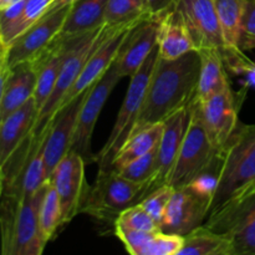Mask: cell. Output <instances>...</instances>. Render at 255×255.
I'll use <instances>...</instances> for the list:
<instances>
[{
    "label": "cell",
    "mask_w": 255,
    "mask_h": 255,
    "mask_svg": "<svg viewBox=\"0 0 255 255\" xmlns=\"http://www.w3.org/2000/svg\"><path fill=\"white\" fill-rule=\"evenodd\" d=\"M199 71L201 56L197 50L172 60L158 55L132 132L163 122L178 110L191 106L196 100Z\"/></svg>",
    "instance_id": "1"
},
{
    "label": "cell",
    "mask_w": 255,
    "mask_h": 255,
    "mask_svg": "<svg viewBox=\"0 0 255 255\" xmlns=\"http://www.w3.org/2000/svg\"><path fill=\"white\" fill-rule=\"evenodd\" d=\"M49 183L30 197L2 193L0 202V246L2 255H40L46 247L39 212Z\"/></svg>",
    "instance_id": "2"
},
{
    "label": "cell",
    "mask_w": 255,
    "mask_h": 255,
    "mask_svg": "<svg viewBox=\"0 0 255 255\" xmlns=\"http://www.w3.org/2000/svg\"><path fill=\"white\" fill-rule=\"evenodd\" d=\"M255 188V125H238L222 149L218 183L208 216Z\"/></svg>",
    "instance_id": "3"
},
{
    "label": "cell",
    "mask_w": 255,
    "mask_h": 255,
    "mask_svg": "<svg viewBox=\"0 0 255 255\" xmlns=\"http://www.w3.org/2000/svg\"><path fill=\"white\" fill-rule=\"evenodd\" d=\"M119 25L104 24L97 30L87 32L80 37L71 39L56 84H55L49 99L46 100L45 105L37 114L36 122L30 133V138L37 139L46 134L45 132L47 131V127H49L52 117L57 112L69 90L71 89L79 75L81 74L89 57L119 27Z\"/></svg>",
    "instance_id": "4"
},
{
    "label": "cell",
    "mask_w": 255,
    "mask_h": 255,
    "mask_svg": "<svg viewBox=\"0 0 255 255\" xmlns=\"http://www.w3.org/2000/svg\"><path fill=\"white\" fill-rule=\"evenodd\" d=\"M149 193V183H137L112 167L99 168L94 184L89 187L80 213L105 222H116L128 207L138 204Z\"/></svg>",
    "instance_id": "5"
},
{
    "label": "cell",
    "mask_w": 255,
    "mask_h": 255,
    "mask_svg": "<svg viewBox=\"0 0 255 255\" xmlns=\"http://www.w3.org/2000/svg\"><path fill=\"white\" fill-rule=\"evenodd\" d=\"M158 55V46H156L148 55L146 61L142 64V66L137 70L136 74L131 77V82H129L126 96L117 115L116 122L112 127L111 133L101 151L95 156V162H97L99 168H107L112 166L115 156L131 134L141 112L147 86H148Z\"/></svg>",
    "instance_id": "6"
},
{
    "label": "cell",
    "mask_w": 255,
    "mask_h": 255,
    "mask_svg": "<svg viewBox=\"0 0 255 255\" xmlns=\"http://www.w3.org/2000/svg\"><path fill=\"white\" fill-rule=\"evenodd\" d=\"M204 226L226 237L234 255H255V188L207 217Z\"/></svg>",
    "instance_id": "7"
},
{
    "label": "cell",
    "mask_w": 255,
    "mask_h": 255,
    "mask_svg": "<svg viewBox=\"0 0 255 255\" xmlns=\"http://www.w3.org/2000/svg\"><path fill=\"white\" fill-rule=\"evenodd\" d=\"M219 149L213 146L204 129L196 105H191V120L186 136L182 142L178 157L168 183L174 189L186 187L207 168L219 154Z\"/></svg>",
    "instance_id": "8"
},
{
    "label": "cell",
    "mask_w": 255,
    "mask_h": 255,
    "mask_svg": "<svg viewBox=\"0 0 255 255\" xmlns=\"http://www.w3.org/2000/svg\"><path fill=\"white\" fill-rule=\"evenodd\" d=\"M121 79V74L119 72L116 62L114 61L109 70L90 87L82 102L77 117L71 149L79 153L86 161V163L95 162V154L92 153L91 149V139L95 126L110 95Z\"/></svg>",
    "instance_id": "9"
},
{
    "label": "cell",
    "mask_w": 255,
    "mask_h": 255,
    "mask_svg": "<svg viewBox=\"0 0 255 255\" xmlns=\"http://www.w3.org/2000/svg\"><path fill=\"white\" fill-rule=\"evenodd\" d=\"M247 89L248 86L236 94L232 87H228L204 101H194L204 129L213 146L219 151L223 149L238 127L239 109L246 99Z\"/></svg>",
    "instance_id": "10"
},
{
    "label": "cell",
    "mask_w": 255,
    "mask_h": 255,
    "mask_svg": "<svg viewBox=\"0 0 255 255\" xmlns=\"http://www.w3.org/2000/svg\"><path fill=\"white\" fill-rule=\"evenodd\" d=\"M69 10L70 5L47 11L41 19L5 47V57L10 69L22 62L34 61L41 56L59 37Z\"/></svg>",
    "instance_id": "11"
},
{
    "label": "cell",
    "mask_w": 255,
    "mask_h": 255,
    "mask_svg": "<svg viewBox=\"0 0 255 255\" xmlns=\"http://www.w3.org/2000/svg\"><path fill=\"white\" fill-rule=\"evenodd\" d=\"M85 164L86 161L79 153L70 149L47 178L49 184L56 191L60 198L64 226L80 213L89 189L85 178Z\"/></svg>",
    "instance_id": "12"
},
{
    "label": "cell",
    "mask_w": 255,
    "mask_h": 255,
    "mask_svg": "<svg viewBox=\"0 0 255 255\" xmlns=\"http://www.w3.org/2000/svg\"><path fill=\"white\" fill-rule=\"evenodd\" d=\"M209 209L211 199L199 196L188 186L177 188L167 206L159 229L164 233L184 237L194 228L204 224Z\"/></svg>",
    "instance_id": "13"
},
{
    "label": "cell",
    "mask_w": 255,
    "mask_h": 255,
    "mask_svg": "<svg viewBox=\"0 0 255 255\" xmlns=\"http://www.w3.org/2000/svg\"><path fill=\"white\" fill-rule=\"evenodd\" d=\"M176 9L182 15L196 50L216 47L224 50V40L214 0H177Z\"/></svg>",
    "instance_id": "14"
},
{
    "label": "cell",
    "mask_w": 255,
    "mask_h": 255,
    "mask_svg": "<svg viewBox=\"0 0 255 255\" xmlns=\"http://www.w3.org/2000/svg\"><path fill=\"white\" fill-rule=\"evenodd\" d=\"M89 89L82 92L76 99L72 100L71 102H69L66 106L61 107L52 117L51 122L47 127L44 141V162L46 178H49L56 164L71 149L77 117H79L80 109H81L82 102L86 97Z\"/></svg>",
    "instance_id": "15"
},
{
    "label": "cell",
    "mask_w": 255,
    "mask_h": 255,
    "mask_svg": "<svg viewBox=\"0 0 255 255\" xmlns=\"http://www.w3.org/2000/svg\"><path fill=\"white\" fill-rule=\"evenodd\" d=\"M152 15V14H151ZM149 16V15H148ZM147 17V16H146ZM144 19V17H143ZM134 20L131 22H125V24L119 25L116 30L92 52L91 56L87 60L86 65L82 69L81 74L79 75V77L76 79L75 84L72 85L71 89L69 90V92L66 94L65 99L62 100L61 105H60L59 110L61 107L66 106L69 102H71L72 100L76 99L77 96L82 94L84 91H86L89 87H91L105 72L109 70V67L114 64V61L116 60L117 54H119V50L121 47L122 42H124L126 34L136 24H138L141 20ZM57 110V111H59Z\"/></svg>",
    "instance_id": "16"
},
{
    "label": "cell",
    "mask_w": 255,
    "mask_h": 255,
    "mask_svg": "<svg viewBox=\"0 0 255 255\" xmlns=\"http://www.w3.org/2000/svg\"><path fill=\"white\" fill-rule=\"evenodd\" d=\"M158 21L159 15H149L126 34L115 60L122 77L131 79L157 46Z\"/></svg>",
    "instance_id": "17"
},
{
    "label": "cell",
    "mask_w": 255,
    "mask_h": 255,
    "mask_svg": "<svg viewBox=\"0 0 255 255\" xmlns=\"http://www.w3.org/2000/svg\"><path fill=\"white\" fill-rule=\"evenodd\" d=\"M191 120V106L178 110L163 121V132L158 143L156 174L151 183V192L168 183L178 157L182 142Z\"/></svg>",
    "instance_id": "18"
},
{
    "label": "cell",
    "mask_w": 255,
    "mask_h": 255,
    "mask_svg": "<svg viewBox=\"0 0 255 255\" xmlns=\"http://www.w3.org/2000/svg\"><path fill=\"white\" fill-rule=\"evenodd\" d=\"M39 109L34 97L0 121V167L4 168L31 133Z\"/></svg>",
    "instance_id": "19"
},
{
    "label": "cell",
    "mask_w": 255,
    "mask_h": 255,
    "mask_svg": "<svg viewBox=\"0 0 255 255\" xmlns=\"http://www.w3.org/2000/svg\"><path fill=\"white\" fill-rule=\"evenodd\" d=\"M157 46L159 56L168 60L196 50L191 34L176 6L159 15Z\"/></svg>",
    "instance_id": "20"
},
{
    "label": "cell",
    "mask_w": 255,
    "mask_h": 255,
    "mask_svg": "<svg viewBox=\"0 0 255 255\" xmlns=\"http://www.w3.org/2000/svg\"><path fill=\"white\" fill-rule=\"evenodd\" d=\"M36 80L37 67L35 60L22 62L10 70L0 105V121L34 97Z\"/></svg>",
    "instance_id": "21"
},
{
    "label": "cell",
    "mask_w": 255,
    "mask_h": 255,
    "mask_svg": "<svg viewBox=\"0 0 255 255\" xmlns=\"http://www.w3.org/2000/svg\"><path fill=\"white\" fill-rule=\"evenodd\" d=\"M70 42H71V39L64 40L57 37L54 44L41 56L35 60L37 67V80L34 92V100L36 102L39 111L54 90L60 70H61L62 62L66 57Z\"/></svg>",
    "instance_id": "22"
},
{
    "label": "cell",
    "mask_w": 255,
    "mask_h": 255,
    "mask_svg": "<svg viewBox=\"0 0 255 255\" xmlns=\"http://www.w3.org/2000/svg\"><path fill=\"white\" fill-rule=\"evenodd\" d=\"M107 0H76L70 5L59 39L70 40L97 30L105 24Z\"/></svg>",
    "instance_id": "23"
},
{
    "label": "cell",
    "mask_w": 255,
    "mask_h": 255,
    "mask_svg": "<svg viewBox=\"0 0 255 255\" xmlns=\"http://www.w3.org/2000/svg\"><path fill=\"white\" fill-rule=\"evenodd\" d=\"M197 51L201 56V71L194 101H204L231 87V84L221 50L216 47H206Z\"/></svg>",
    "instance_id": "24"
},
{
    "label": "cell",
    "mask_w": 255,
    "mask_h": 255,
    "mask_svg": "<svg viewBox=\"0 0 255 255\" xmlns=\"http://www.w3.org/2000/svg\"><path fill=\"white\" fill-rule=\"evenodd\" d=\"M178 255H234L232 244L222 234L204 224L183 237V246Z\"/></svg>",
    "instance_id": "25"
},
{
    "label": "cell",
    "mask_w": 255,
    "mask_h": 255,
    "mask_svg": "<svg viewBox=\"0 0 255 255\" xmlns=\"http://www.w3.org/2000/svg\"><path fill=\"white\" fill-rule=\"evenodd\" d=\"M162 132H163V122L153 124L151 126L132 132L115 156L112 161V168H121L133 159L153 149L159 143Z\"/></svg>",
    "instance_id": "26"
},
{
    "label": "cell",
    "mask_w": 255,
    "mask_h": 255,
    "mask_svg": "<svg viewBox=\"0 0 255 255\" xmlns=\"http://www.w3.org/2000/svg\"><path fill=\"white\" fill-rule=\"evenodd\" d=\"M224 40V50L238 51L246 0H214ZM223 51V50H222Z\"/></svg>",
    "instance_id": "27"
},
{
    "label": "cell",
    "mask_w": 255,
    "mask_h": 255,
    "mask_svg": "<svg viewBox=\"0 0 255 255\" xmlns=\"http://www.w3.org/2000/svg\"><path fill=\"white\" fill-rule=\"evenodd\" d=\"M39 222L42 238L46 243H49L55 237L56 232L64 226L60 198L57 196L56 191L50 184L47 186L44 198H42L41 206H40Z\"/></svg>",
    "instance_id": "28"
},
{
    "label": "cell",
    "mask_w": 255,
    "mask_h": 255,
    "mask_svg": "<svg viewBox=\"0 0 255 255\" xmlns=\"http://www.w3.org/2000/svg\"><path fill=\"white\" fill-rule=\"evenodd\" d=\"M148 15H151V12L144 0H107L105 24H125L143 19Z\"/></svg>",
    "instance_id": "29"
},
{
    "label": "cell",
    "mask_w": 255,
    "mask_h": 255,
    "mask_svg": "<svg viewBox=\"0 0 255 255\" xmlns=\"http://www.w3.org/2000/svg\"><path fill=\"white\" fill-rule=\"evenodd\" d=\"M157 154H158V144L146 154L133 159L116 171L129 181L137 183H149V193H151V183L156 174Z\"/></svg>",
    "instance_id": "30"
},
{
    "label": "cell",
    "mask_w": 255,
    "mask_h": 255,
    "mask_svg": "<svg viewBox=\"0 0 255 255\" xmlns=\"http://www.w3.org/2000/svg\"><path fill=\"white\" fill-rule=\"evenodd\" d=\"M52 1L54 0H25V5L21 15H20L19 20L15 24L14 29H12L11 37H10V44L17 36H20L22 32L26 31L31 25H34L37 20L41 19L46 14V11L49 10Z\"/></svg>",
    "instance_id": "31"
},
{
    "label": "cell",
    "mask_w": 255,
    "mask_h": 255,
    "mask_svg": "<svg viewBox=\"0 0 255 255\" xmlns=\"http://www.w3.org/2000/svg\"><path fill=\"white\" fill-rule=\"evenodd\" d=\"M115 233L122 242L126 251L132 255H144L147 246L156 232H141L128 228L121 223H115Z\"/></svg>",
    "instance_id": "32"
},
{
    "label": "cell",
    "mask_w": 255,
    "mask_h": 255,
    "mask_svg": "<svg viewBox=\"0 0 255 255\" xmlns=\"http://www.w3.org/2000/svg\"><path fill=\"white\" fill-rule=\"evenodd\" d=\"M174 188L169 184H163V186L158 187L151 193L147 194L139 204L146 209L147 213L157 222V224H161L162 219H163L164 213H166L167 206H168L169 201H171L172 196H173Z\"/></svg>",
    "instance_id": "33"
},
{
    "label": "cell",
    "mask_w": 255,
    "mask_h": 255,
    "mask_svg": "<svg viewBox=\"0 0 255 255\" xmlns=\"http://www.w3.org/2000/svg\"><path fill=\"white\" fill-rule=\"evenodd\" d=\"M222 166V151L219 152L218 156L214 158V161L207 167L204 171H202L191 183L188 187H191L194 192L199 194V196L204 197V198L211 199L213 198V193L216 191L217 183H218L219 171H221Z\"/></svg>",
    "instance_id": "34"
},
{
    "label": "cell",
    "mask_w": 255,
    "mask_h": 255,
    "mask_svg": "<svg viewBox=\"0 0 255 255\" xmlns=\"http://www.w3.org/2000/svg\"><path fill=\"white\" fill-rule=\"evenodd\" d=\"M117 223H121L128 228L136 229L141 232H159V226L157 222L149 216L146 209L141 204H134L125 209L119 218L116 219ZM115 222V223H116Z\"/></svg>",
    "instance_id": "35"
},
{
    "label": "cell",
    "mask_w": 255,
    "mask_h": 255,
    "mask_svg": "<svg viewBox=\"0 0 255 255\" xmlns=\"http://www.w3.org/2000/svg\"><path fill=\"white\" fill-rule=\"evenodd\" d=\"M183 246V237L156 232L147 246L144 255H178Z\"/></svg>",
    "instance_id": "36"
},
{
    "label": "cell",
    "mask_w": 255,
    "mask_h": 255,
    "mask_svg": "<svg viewBox=\"0 0 255 255\" xmlns=\"http://www.w3.org/2000/svg\"><path fill=\"white\" fill-rule=\"evenodd\" d=\"M239 46L243 51L255 49V0H246Z\"/></svg>",
    "instance_id": "37"
},
{
    "label": "cell",
    "mask_w": 255,
    "mask_h": 255,
    "mask_svg": "<svg viewBox=\"0 0 255 255\" xmlns=\"http://www.w3.org/2000/svg\"><path fill=\"white\" fill-rule=\"evenodd\" d=\"M177 0H144L149 12L153 15H161L162 12L174 6Z\"/></svg>",
    "instance_id": "38"
},
{
    "label": "cell",
    "mask_w": 255,
    "mask_h": 255,
    "mask_svg": "<svg viewBox=\"0 0 255 255\" xmlns=\"http://www.w3.org/2000/svg\"><path fill=\"white\" fill-rule=\"evenodd\" d=\"M10 67L6 62V57H5V50L0 56V105H1L2 94H4V87L6 84L7 76L10 74Z\"/></svg>",
    "instance_id": "39"
},
{
    "label": "cell",
    "mask_w": 255,
    "mask_h": 255,
    "mask_svg": "<svg viewBox=\"0 0 255 255\" xmlns=\"http://www.w3.org/2000/svg\"><path fill=\"white\" fill-rule=\"evenodd\" d=\"M75 1H76V0H54V1L51 2V5H50V7L47 11H52V10L60 9V7H62V6H67V5L74 4Z\"/></svg>",
    "instance_id": "40"
},
{
    "label": "cell",
    "mask_w": 255,
    "mask_h": 255,
    "mask_svg": "<svg viewBox=\"0 0 255 255\" xmlns=\"http://www.w3.org/2000/svg\"><path fill=\"white\" fill-rule=\"evenodd\" d=\"M15 1H17V0H0V10L5 9V7L10 6L11 4H14Z\"/></svg>",
    "instance_id": "41"
},
{
    "label": "cell",
    "mask_w": 255,
    "mask_h": 255,
    "mask_svg": "<svg viewBox=\"0 0 255 255\" xmlns=\"http://www.w3.org/2000/svg\"><path fill=\"white\" fill-rule=\"evenodd\" d=\"M2 192H4V182H0V197H2Z\"/></svg>",
    "instance_id": "42"
},
{
    "label": "cell",
    "mask_w": 255,
    "mask_h": 255,
    "mask_svg": "<svg viewBox=\"0 0 255 255\" xmlns=\"http://www.w3.org/2000/svg\"><path fill=\"white\" fill-rule=\"evenodd\" d=\"M0 182H4V174H2L1 167H0Z\"/></svg>",
    "instance_id": "43"
},
{
    "label": "cell",
    "mask_w": 255,
    "mask_h": 255,
    "mask_svg": "<svg viewBox=\"0 0 255 255\" xmlns=\"http://www.w3.org/2000/svg\"><path fill=\"white\" fill-rule=\"evenodd\" d=\"M2 52H4V47H2L1 42H0V56H1V54H2Z\"/></svg>",
    "instance_id": "44"
}]
</instances>
